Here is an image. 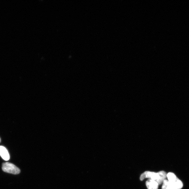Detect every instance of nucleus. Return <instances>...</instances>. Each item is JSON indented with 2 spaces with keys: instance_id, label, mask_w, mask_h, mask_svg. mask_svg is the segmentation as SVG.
Masks as SVG:
<instances>
[{
  "instance_id": "f257e3e1",
  "label": "nucleus",
  "mask_w": 189,
  "mask_h": 189,
  "mask_svg": "<svg viewBox=\"0 0 189 189\" xmlns=\"http://www.w3.org/2000/svg\"><path fill=\"white\" fill-rule=\"evenodd\" d=\"M167 178L175 189H181L183 187V184L181 181L177 178L175 174L169 172L167 174Z\"/></svg>"
},
{
  "instance_id": "f03ea898",
  "label": "nucleus",
  "mask_w": 189,
  "mask_h": 189,
  "mask_svg": "<svg viewBox=\"0 0 189 189\" xmlns=\"http://www.w3.org/2000/svg\"><path fill=\"white\" fill-rule=\"evenodd\" d=\"M2 169L4 172L14 175L19 174L20 172L19 168L15 166L14 165L10 163H3Z\"/></svg>"
},
{
  "instance_id": "7ed1b4c3",
  "label": "nucleus",
  "mask_w": 189,
  "mask_h": 189,
  "mask_svg": "<svg viewBox=\"0 0 189 189\" xmlns=\"http://www.w3.org/2000/svg\"><path fill=\"white\" fill-rule=\"evenodd\" d=\"M145 178H148L149 179L156 181L159 178V174L158 173L149 171H145L140 176V180L143 181Z\"/></svg>"
},
{
  "instance_id": "20e7f679",
  "label": "nucleus",
  "mask_w": 189,
  "mask_h": 189,
  "mask_svg": "<svg viewBox=\"0 0 189 189\" xmlns=\"http://www.w3.org/2000/svg\"><path fill=\"white\" fill-rule=\"evenodd\" d=\"M0 155L5 160L8 161L10 159V155L7 149L4 146H0Z\"/></svg>"
},
{
  "instance_id": "39448f33",
  "label": "nucleus",
  "mask_w": 189,
  "mask_h": 189,
  "mask_svg": "<svg viewBox=\"0 0 189 189\" xmlns=\"http://www.w3.org/2000/svg\"><path fill=\"white\" fill-rule=\"evenodd\" d=\"M146 185L148 189H158L159 186L156 181L152 179L148 180Z\"/></svg>"
},
{
  "instance_id": "423d86ee",
  "label": "nucleus",
  "mask_w": 189,
  "mask_h": 189,
  "mask_svg": "<svg viewBox=\"0 0 189 189\" xmlns=\"http://www.w3.org/2000/svg\"><path fill=\"white\" fill-rule=\"evenodd\" d=\"M159 174V178L156 181L158 185H160L162 184L164 180L167 178V174L164 171H160L158 172Z\"/></svg>"
},
{
  "instance_id": "0eeeda50",
  "label": "nucleus",
  "mask_w": 189,
  "mask_h": 189,
  "mask_svg": "<svg viewBox=\"0 0 189 189\" xmlns=\"http://www.w3.org/2000/svg\"><path fill=\"white\" fill-rule=\"evenodd\" d=\"M162 189H175L170 183L165 179L163 183Z\"/></svg>"
},
{
  "instance_id": "6e6552de",
  "label": "nucleus",
  "mask_w": 189,
  "mask_h": 189,
  "mask_svg": "<svg viewBox=\"0 0 189 189\" xmlns=\"http://www.w3.org/2000/svg\"><path fill=\"white\" fill-rule=\"evenodd\" d=\"M1 138H0V143H1Z\"/></svg>"
}]
</instances>
